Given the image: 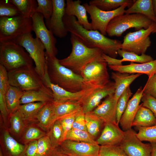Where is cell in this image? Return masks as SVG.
Listing matches in <instances>:
<instances>
[{
  "label": "cell",
  "mask_w": 156,
  "mask_h": 156,
  "mask_svg": "<svg viewBox=\"0 0 156 156\" xmlns=\"http://www.w3.org/2000/svg\"><path fill=\"white\" fill-rule=\"evenodd\" d=\"M66 140L98 144L96 140L87 131L73 129L68 132L66 136Z\"/></svg>",
  "instance_id": "obj_39"
},
{
  "label": "cell",
  "mask_w": 156,
  "mask_h": 156,
  "mask_svg": "<svg viewBox=\"0 0 156 156\" xmlns=\"http://www.w3.org/2000/svg\"><path fill=\"white\" fill-rule=\"evenodd\" d=\"M66 2L65 14L75 16L78 22L85 29L92 30L91 24L88 20L86 10L83 5H81V1L66 0Z\"/></svg>",
  "instance_id": "obj_23"
},
{
  "label": "cell",
  "mask_w": 156,
  "mask_h": 156,
  "mask_svg": "<svg viewBox=\"0 0 156 156\" xmlns=\"http://www.w3.org/2000/svg\"><path fill=\"white\" fill-rule=\"evenodd\" d=\"M47 72L51 81L65 90L76 92L88 87L84 84L81 76L62 65L56 57L46 56Z\"/></svg>",
  "instance_id": "obj_3"
},
{
  "label": "cell",
  "mask_w": 156,
  "mask_h": 156,
  "mask_svg": "<svg viewBox=\"0 0 156 156\" xmlns=\"http://www.w3.org/2000/svg\"><path fill=\"white\" fill-rule=\"evenodd\" d=\"M132 129L125 131L124 138L119 146L128 156H151V143H144Z\"/></svg>",
  "instance_id": "obj_13"
},
{
  "label": "cell",
  "mask_w": 156,
  "mask_h": 156,
  "mask_svg": "<svg viewBox=\"0 0 156 156\" xmlns=\"http://www.w3.org/2000/svg\"><path fill=\"white\" fill-rule=\"evenodd\" d=\"M53 13L50 18L46 20V25L54 35L60 38H64L66 36L68 32L63 21L65 14V1L64 0H53Z\"/></svg>",
  "instance_id": "obj_14"
},
{
  "label": "cell",
  "mask_w": 156,
  "mask_h": 156,
  "mask_svg": "<svg viewBox=\"0 0 156 156\" xmlns=\"http://www.w3.org/2000/svg\"><path fill=\"white\" fill-rule=\"evenodd\" d=\"M85 120L87 131L95 139L102 131L104 122L91 112L85 114Z\"/></svg>",
  "instance_id": "obj_34"
},
{
  "label": "cell",
  "mask_w": 156,
  "mask_h": 156,
  "mask_svg": "<svg viewBox=\"0 0 156 156\" xmlns=\"http://www.w3.org/2000/svg\"><path fill=\"white\" fill-rule=\"evenodd\" d=\"M53 148L57 149L64 141L63 129L59 121L56 120L46 132Z\"/></svg>",
  "instance_id": "obj_35"
},
{
  "label": "cell",
  "mask_w": 156,
  "mask_h": 156,
  "mask_svg": "<svg viewBox=\"0 0 156 156\" xmlns=\"http://www.w3.org/2000/svg\"><path fill=\"white\" fill-rule=\"evenodd\" d=\"M98 156H128L119 146H100Z\"/></svg>",
  "instance_id": "obj_45"
},
{
  "label": "cell",
  "mask_w": 156,
  "mask_h": 156,
  "mask_svg": "<svg viewBox=\"0 0 156 156\" xmlns=\"http://www.w3.org/2000/svg\"><path fill=\"white\" fill-rule=\"evenodd\" d=\"M133 3H126L118 8L110 11L101 10L96 6L87 3L83 5L90 15L92 30H97L105 36L107 34L106 31L107 26L111 21L117 16L124 14L126 10L125 8L127 7H130Z\"/></svg>",
  "instance_id": "obj_10"
},
{
  "label": "cell",
  "mask_w": 156,
  "mask_h": 156,
  "mask_svg": "<svg viewBox=\"0 0 156 156\" xmlns=\"http://www.w3.org/2000/svg\"><path fill=\"white\" fill-rule=\"evenodd\" d=\"M142 74L121 73L119 72H112L111 78L114 81L115 91L114 97L117 102L119 97L130 85L136 79Z\"/></svg>",
  "instance_id": "obj_24"
},
{
  "label": "cell",
  "mask_w": 156,
  "mask_h": 156,
  "mask_svg": "<svg viewBox=\"0 0 156 156\" xmlns=\"http://www.w3.org/2000/svg\"><path fill=\"white\" fill-rule=\"evenodd\" d=\"M156 27V23L153 22L146 29H142L127 33L124 37L121 49L138 55L145 54L151 45L149 36L153 33Z\"/></svg>",
  "instance_id": "obj_9"
},
{
  "label": "cell",
  "mask_w": 156,
  "mask_h": 156,
  "mask_svg": "<svg viewBox=\"0 0 156 156\" xmlns=\"http://www.w3.org/2000/svg\"><path fill=\"white\" fill-rule=\"evenodd\" d=\"M72 51L67 57L59 60L62 65L80 75L88 64L96 61H105L102 51L98 48H91L85 45L75 35L71 34Z\"/></svg>",
  "instance_id": "obj_2"
},
{
  "label": "cell",
  "mask_w": 156,
  "mask_h": 156,
  "mask_svg": "<svg viewBox=\"0 0 156 156\" xmlns=\"http://www.w3.org/2000/svg\"><path fill=\"white\" fill-rule=\"evenodd\" d=\"M105 61H96L88 64L80 75L84 84L88 87L105 85L111 81Z\"/></svg>",
  "instance_id": "obj_12"
},
{
  "label": "cell",
  "mask_w": 156,
  "mask_h": 156,
  "mask_svg": "<svg viewBox=\"0 0 156 156\" xmlns=\"http://www.w3.org/2000/svg\"><path fill=\"white\" fill-rule=\"evenodd\" d=\"M153 22L141 14H124L115 17L111 21L107 26L106 33L110 37H120L131 28H134L136 31L142 29H146Z\"/></svg>",
  "instance_id": "obj_5"
},
{
  "label": "cell",
  "mask_w": 156,
  "mask_h": 156,
  "mask_svg": "<svg viewBox=\"0 0 156 156\" xmlns=\"http://www.w3.org/2000/svg\"><path fill=\"white\" fill-rule=\"evenodd\" d=\"M63 21L68 32L76 36L86 46L99 48L104 53L116 58L118 50L121 49L122 43L120 41L108 38L97 30L85 29L74 16L65 14Z\"/></svg>",
  "instance_id": "obj_1"
},
{
  "label": "cell",
  "mask_w": 156,
  "mask_h": 156,
  "mask_svg": "<svg viewBox=\"0 0 156 156\" xmlns=\"http://www.w3.org/2000/svg\"><path fill=\"white\" fill-rule=\"evenodd\" d=\"M56 149L53 148L49 138L46 135L37 140L36 156H48Z\"/></svg>",
  "instance_id": "obj_43"
},
{
  "label": "cell",
  "mask_w": 156,
  "mask_h": 156,
  "mask_svg": "<svg viewBox=\"0 0 156 156\" xmlns=\"http://www.w3.org/2000/svg\"><path fill=\"white\" fill-rule=\"evenodd\" d=\"M77 112L57 119L60 122L63 129L64 141L66 140V136L68 132L72 129L75 116Z\"/></svg>",
  "instance_id": "obj_46"
},
{
  "label": "cell",
  "mask_w": 156,
  "mask_h": 156,
  "mask_svg": "<svg viewBox=\"0 0 156 156\" xmlns=\"http://www.w3.org/2000/svg\"><path fill=\"white\" fill-rule=\"evenodd\" d=\"M152 146L151 156H156V142L151 143Z\"/></svg>",
  "instance_id": "obj_52"
},
{
  "label": "cell",
  "mask_w": 156,
  "mask_h": 156,
  "mask_svg": "<svg viewBox=\"0 0 156 156\" xmlns=\"http://www.w3.org/2000/svg\"><path fill=\"white\" fill-rule=\"evenodd\" d=\"M156 125V118L151 111L143 106L142 103L133 121L132 126L137 127H147Z\"/></svg>",
  "instance_id": "obj_30"
},
{
  "label": "cell",
  "mask_w": 156,
  "mask_h": 156,
  "mask_svg": "<svg viewBox=\"0 0 156 156\" xmlns=\"http://www.w3.org/2000/svg\"><path fill=\"white\" fill-rule=\"evenodd\" d=\"M125 134V131L117 123H106L96 140L100 146H119Z\"/></svg>",
  "instance_id": "obj_19"
},
{
  "label": "cell",
  "mask_w": 156,
  "mask_h": 156,
  "mask_svg": "<svg viewBox=\"0 0 156 156\" xmlns=\"http://www.w3.org/2000/svg\"><path fill=\"white\" fill-rule=\"evenodd\" d=\"M131 0H92L89 4L96 6L100 9L105 11H110L115 10L126 3H132Z\"/></svg>",
  "instance_id": "obj_38"
},
{
  "label": "cell",
  "mask_w": 156,
  "mask_h": 156,
  "mask_svg": "<svg viewBox=\"0 0 156 156\" xmlns=\"http://www.w3.org/2000/svg\"><path fill=\"white\" fill-rule=\"evenodd\" d=\"M31 17L22 15L0 17V42H14L20 37L31 33Z\"/></svg>",
  "instance_id": "obj_6"
},
{
  "label": "cell",
  "mask_w": 156,
  "mask_h": 156,
  "mask_svg": "<svg viewBox=\"0 0 156 156\" xmlns=\"http://www.w3.org/2000/svg\"><path fill=\"white\" fill-rule=\"evenodd\" d=\"M24 91L10 85L5 94L6 102L10 115L17 111L21 104L20 101Z\"/></svg>",
  "instance_id": "obj_31"
},
{
  "label": "cell",
  "mask_w": 156,
  "mask_h": 156,
  "mask_svg": "<svg viewBox=\"0 0 156 156\" xmlns=\"http://www.w3.org/2000/svg\"><path fill=\"white\" fill-rule=\"evenodd\" d=\"M37 140L31 141L26 144L25 156H36Z\"/></svg>",
  "instance_id": "obj_50"
},
{
  "label": "cell",
  "mask_w": 156,
  "mask_h": 156,
  "mask_svg": "<svg viewBox=\"0 0 156 156\" xmlns=\"http://www.w3.org/2000/svg\"><path fill=\"white\" fill-rule=\"evenodd\" d=\"M117 53L118 55L122 58L121 59H118V62L120 66L122 65V63L124 62L143 63L154 60L151 56L145 54L139 55L135 53L127 51L121 49L118 50Z\"/></svg>",
  "instance_id": "obj_37"
},
{
  "label": "cell",
  "mask_w": 156,
  "mask_h": 156,
  "mask_svg": "<svg viewBox=\"0 0 156 156\" xmlns=\"http://www.w3.org/2000/svg\"><path fill=\"white\" fill-rule=\"evenodd\" d=\"M46 85L52 91L54 101L62 102L74 101L81 102L96 86L88 87L76 92L68 91L58 85L52 83L49 77L47 71L43 79Z\"/></svg>",
  "instance_id": "obj_16"
},
{
  "label": "cell",
  "mask_w": 156,
  "mask_h": 156,
  "mask_svg": "<svg viewBox=\"0 0 156 156\" xmlns=\"http://www.w3.org/2000/svg\"><path fill=\"white\" fill-rule=\"evenodd\" d=\"M100 148L98 144L66 140L58 149L68 156H98Z\"/></svg>",
  "instance_id": "obj_15"
},
{
  "label": "cell",
  "mask_w": 156,
  "mask_h": 156,
  "mask_svg": "<svg viewBox=\"0 0 156 156\" xmlns=\"http://www.w3.org/2000/svg\"><path fill=\"white\" fill-rule=\"evenodd\" d=\"M141 101L142 106L150 110L156 118V99L150 95L143 94Z\"/></svg>",
  "instance_id": "obj_49"
},
{
  "label": "cell",
  "mask_w": 156,
  "mask_h": 156,
  "mask_svg": "<svg viewBox=\"0 0 156 156\" xmlns=\"http://www.w3.org/2000/svg\"><path fill=\"white\" fill-rule=\"evenodd\" d=\"M108 66L110 69L121 73L145 74L148 77L156 74V59L143 63L138 64L131 62L127 65Z\"/></svg>",
  "instance_id": "obj_22"
},
{
  "label": "cell",
  "mask_w": 156,
  "mask_h": 156,
  "mask_svg": "<svg viewBox=\"0 0 156 156\" xmlns=\"http://www.w3.org/2000/svg\"><path fill=\"white\" fill-rule=\"evenodd\" d=\"M52 102L47 103L40 110L36 116L39 126L46 132L56 120Z\"/></svg>",
  "instance_id": "obj_26"
},
{
  "label": "cell",
  "mask_w": 156,
  "mask_h": 156,
  "mask_svg": "<svg viewBox=\"0 0 156 156\" xmlns=\"http://www.w3.org/2000/svg\"><path fill=\"white\" fill-rule=\"evenodd\" d=\"M117 103L114 99V93L110 94L91 112L103 120L105 124L117 123Z\"/></svg>",
  "instance_id": "obj_21"
},
{
  "label": "cell",
  "mask_w": 156,
  "mask_h": 156,
  "mask_svg": "<svg viewBox=\"0 0 156 156\" xmlns=\"http://www.w3.org/2000/svg\"><path fill=\"white\" fill-rule=\"evenodd\" d=\"M156 27L154 30V31L152 33L153 34V33H156Z\"/></svg>",
  "instance_id": "obj_55"
},
{
  "label": "cell",
  "mask_w": 156,
  "mask_h": 156,
  "mask_svg": "<svg viewBox=\"0 0 156 156\" xmlns=\"http://www.w3.org/2000/svg\"><path fill=\"white\" fill-rule=\"evenodd\" d=\"M54 101L53 93L48 87L44 89L24 91L21 105L36 102L47 103Z\"/></svg>",
  "instance_id": "obj_25"
},
{
  "label": "cell",
  "mask_w": 156,
  "mask_h": 156,
  "mask_svg": "<svg viewBox=\"0 0 156 156\" xmlns=\"http://www.w3.org/2000/svg\"><path fill=\"white\" fill-rule=\"evenodd\" d=\"M126 14H139L144 15L156 23L152 0H133L132 5L126 10Z\"/></svg>",
  "instance_id": "obj_27"
},
{
  "label": "cell",
  "mask_w": 156,
  "mask_h": 156,
  "mask_svg": "<svg viewBox=\"0 0 156 156\" xmlns=\"http://www.w3.org/2000/svg\"><path fill=\"white\" fill-rule=\"evenodd\" d=\"M132 94L129 86L124 91L117 101L116 106V119L117 123L118 125Z\"/></svg>",
  "instance_id": "obj_40"
},
{
  "label": "cell",
  "mask_w": 156,
  "mask_h": 156,
  "mask_svg": "<svg viewBox=\"0 0 156 156\" xmlns=\"http://www.w3.org/2000/svg\"><path fill=\"white\" fill-rule=\"evenodd\" d=\"M9 123V132L18 141L21 138L27 125L30 123L23 118L18 110L10 115Z\"/></svg>",
  "instance_id": "obj_29"
},
{
  "label": "cell",
  "mask_w": 156,
  "mask_h": 156,
  "mask_svg": "<svg viewBox=\"0 0 156 156\" xmlns=\"http://www.w3.org/2000/svg\"><path fill=\"white\" fill-rule=\"evenodd\" d=\"M0 145L3 156H25L26 145L17 141L10 134L8 129L1 125Z\"/></svg>",
  "instance_id": "obj_18"
},
{
  "label": "cell",
  "mask_w": 156,
  "mask_h": 156,
  "mask_svg": "<svg viewBox=\"0 0 156 156\" xmlns=\"http://www.w3.org/2000/svg\"><path fill=\"white\" fill-rule=\"evenodd\" d=\"M14 42L24 47L34 62L35 69L42 78L47 71L45 47L40 40L33 37L31 33L19 38Z\"/></svg>",
  "instance_id": "obj_8"
},
{
  "label": "cell",
  "mask_w": 156,
  "mask_h": 156,
  "mask_svg": "<svg viewBox=\"0 0 156 156\" xmlns=\"http://www.w3.org/2000/svg\"><path fill=\"white\" fill-rule=\"evenodd\" d=\"M33 61L21 45L12 42H0V64L8 72L32 67Z\"/></svg>",
  "instance_id": "obj_4"
},
{
  "label": "cell",
  "mask_w": 156,
  "mask_h": 156,
  "mask_svg": "<svg viewBox=\"0 0 156 156\" xmlns=\"http://www.w3.org/2000/svg\"><path fill=\"white\" fill-rule=\"evenodd\" d=\"M56 120L76 112L82 109L81 103L78 101H66L52 102Z\"/></svg>",
  "instance_id": "obj_28"
},
{
  "label": "cell",
  "mask_w": 156,
  "mask_h": 156,
  "mask_svg": "<svg viewBox=\"0 0 156 156\" xmlns=\"http://www.w3.org/2000/svg\"><path fill=\"white\" fill-rule=\"evenodd\" d=\"M31 18L32 30L34 32L36 38L39 39L43 44L46 50V56L56 57L58 53L55 46L57 39L46 26L44 16L41 14L36 12Z\"/></svg>",
  "instance_id": "obj_11"
},
{
  "label": "cell",
  "mask_w": 156,
  "mask_h": 156,
  "mask_svg": "<svg viewBox=\"0 0 156 156\" xmlns=\"http://www.w3.org/2000/svg\"><path fill=\"white\" fill-rule=\"evenodd\" d=\"M21 15H22L17 7L8 0H0V17Z\"/></svg>",
  "instance_id": "obj_42"
},
{
  "label": "cell",
  "mask_w": 156,
  "mask_h": 156,
  "mask_svg": "<svg viewBox=\"0 0 156 156\" xmlns=\"http://www.w3.org/2000/svg\"><path fill=\"white\" fill-rule=\"evenodd\" d=\"M153 11L156 17V0H152Z\"/></svg>",
  "instance_id": "obj_53"
},
{
  "label": "cell",
  "mask_w": 156,
  "mask_h": 156,
  "mask_svg": "<svg viewBox=\"0 0 156 156\" xmlns=\"http://www.w3.org/2000/svg\"><path fill=\"white\" fill-rule=\"evenodd\" d=\"M48 156H68V155L60 152L58 148L55 150Z\"/></svg>",
  "instance_id": "obj_51"
},
{
  "label": "cell",
  "mask_w": 156,
  "mask_h": 156,
  "mask_svg": "<svg viewBox=\"0 0 156 156\" xmlns=\"http://www.w3.org/2000/svg\"><path fill=\"white\" fill-rule=\"evenodd\" d=\"M47 103L36 102L21 105L18 110L23 118L28 123L37 122L36 116L40 110Z\"/></svg>",
  "instance_id": "obj_33"
},
{
  "label": "cell",
  "mask_w": 156,
  "mask_h": 156,
  "mask_svg": "<svg viewBox=\"0 0 156 156\" xmlns=\"http://www.w3.org/2000/svg\"><path fill=\"white\" fill-rule=\"evenodd\" d=\"M14 5L23 16L31 17L36 12L37 6L35 0H8Z\"/></svg>",
  "instance_id": "obj_36"
},
{
  "label": "cell",
  "mask_w": 156,
  "mask_h": 156,
  "mask_svg": "<svg viewBox=\"0 0 156 156\" xmlns=\"http://www.w3.org/2000/svg\"><path fill=\"white\" fill-rule=\"evenodd\" d=\"M72 129L87 131L85 114L83 112L82 109L76 114Z\"/></svg>",
  "instance_id": "obj_48"
},
{
  "label": "cell",
  "mask_w": 156,
  "mask_h": 156,
  "mask_svg": "<svg viewBox=\"0 0 156 156\" xmlns=\"http://www.w3.org/2000/svg\"><path fill=\"white\" fill-rule=\"evenodd\" d=\"M136 128L138 131L136 135L142 141L156 142V125L149 127Z\"/></svg>",
  "instance_id": "obj_41"
},
{
  "label": "cell",
  "mask_w": 156,
  "mask_h": 156,
  "mask_svg": "<svg viewBox=\"0 0 156 156\" xmlns=\"http://www.w3.org/2000/svg\"><path fill=\"white\" fill-rule=\"evenodd\" d=\"M8 77L10 85L23 91L48 88L33 66L8 72Z\"/></svg>",
  "instance_id": "obj_7"
},
{
  "label": "cell",
  "mask_w": 156,
  "mask_h": 156,
  "mask_svg": "<svg viewBox=\"0 0 156 156\" xmlns=\"http://www.w3.org/2000/svg\"><path fill=\"white\" fill-rule=\"evenodd\" d=\"M46 135V132L39 126L37 122H32L27 125L18 142L26 145L31 141L38 140Z\"/></svg>",
  "instance_id": "obj_32"
},
{
  "label": "cell",
  "mask_w": 156,
  "mask_h": 156,
  "mask_svg": "<svg viewBox=\"0 0 156 156\" xmlns=\"http://www.w3.org/2000/svg\"><path fill=\"white\" fill-rule=\"evenodd\" d=\"M143 90V94L149 95L156 99V74L148 77Z\"/></svg>",
  "instance_id": "obj_47"
},
{
  "label": "cell",
  "mask_w": 156,
  "mask_h": 156,
  "mask_svg": "<svg viewBox=\"0 0 156 156\" xmlns=\"http://www.w3.org/2000/svg\"><path fill=\"white\" fill-rule=\"evenodd\" d=\"M115 91L114 82L111 81L105 85L96 87L82 102L83 112L86 114L92 111L99 105L102 99L114 94Z\"/></svg>",
  "instance_id": "obj_17"
},
{
  "label": "cell",
  "mask_w": 156,
  "mask_h": 156,
  "mask_svg": "<svg viewBox=\"0 0 156 156\" xmlns=\"http://www.w3.org/2000/svg\"><path fill=\"white\" fill-rule=\"evenodd\" d=\"M0 156H3L2 153L0 149Z\"/></svg>",
  "instance_id": "obj_54"
},
{
  "label": "cell",
  "mask_w": 156,
  "mask_h": 156,
  "mask_svg": "<svg viewBox=\"0 0 156 156\" xmlns=\"http://www.w3.org/2000/svg\"><path fill=\"white\" fill-rule=\"evenodd\" d=\"M143 94V88L140 87L129 100L119 121V124L124 131L131 129L132 123L140 106Z\"/></svg>",
  "instance_id": "obj_20"
},
{
  "label": "cell",
  "mask_w": 156,
  "mask_h": 156,
  "mask_svg": "<svg viewBox=\"0 0 156 156\" xmlns=\"http://www.w3.org/2000/svg\"><path fill=\"white\" fill-rule=\"evenodd\" d=\"M36 12L42 14L46 20L49 19L53 10V0H37Z\"/></svg>",
  "instance_id": "obj_44"
}]
</instances>
